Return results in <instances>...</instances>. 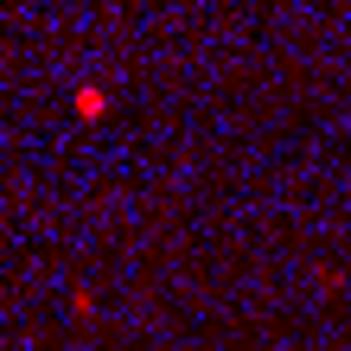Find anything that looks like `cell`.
<instances>
[{
	"label": "cell",
	"mask_w": 351,
	"mask_h": 351,
	"mask_svg": "<svg viewBox=\"0 0 351 351\" xmlns=\"http://www.w3.org/2000/svg\"><path fill=\"white\" fill-rule=\"evenodd\" d=\"M71 109H77V115H84V121H96L102 109H109V96H102L96 84H84V90H77V96H71Z\"/></svg>",
	"instance_id": "cell-1"
}]
</instances>
